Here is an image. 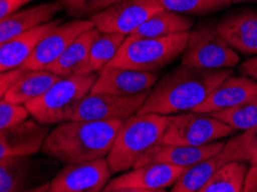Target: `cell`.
I'll return each instance as SVG.
<instances>
[{
	"label": "cell",
	"mask_w": 257,
	"mask_h": 192,
	"mask_svg": "<svg viewBox=\"0 0 257 192\" xmlns=\"http://www.w3.org/2000/svg\"><path fill=\"white\" fill-rule=\"evenodd\" d=\"M232 74L229 68L206 69L181 65L155 84L139 113L171 115L192 111Z\"/></svg>",
	"instance_id": "cell-1"
},
{
	"label": "cell",
	"mask_w": 257,
	"mask_h": 192,
	"mask_svg": "<svg viewBox=\"0 0 257 192\" xmlns=\"http://www.w3.org/2000/svg\"><path fill=\"white\" fill-rule=\"evenodd\" d=\"M124 120L66 121L49 132L42 153L65 164L106 158Z\"/></svg>",
	"instance_id": "cell-2"
},
{
	"label": "cell",
	"mask_w": 257,
	"mask_h": 192,
	"mask_svg": "<svg viewBox=\"0 0 257 192\" xmlns=\"http://www.w3.org/2000/svg\"><path fill=\"white\" fill-rule=\"evenodd\" d=\"M166 124L167 116L156 113H138L124 120L106 156L112 173L132 169L140 156L162 142Z\"/></svg>",
	"instance_id": "cell-3"
},
{
	"label": "cell",
	"mask_w": 257,
	"mask_h": 192,
	"mask_svg": "<svg viewBox=\"0 0 257 192\" xmlns=\"http://www.w3.org/2000/svg\"><path fill=\"white\" fill-rule=\"evenodd\" d=\"M97 77V73L60 77L41 97L27 103V108L33 119L48 125L71 121L81 101L90 92Z\"/></svg>",
	"instance_id": "cell-4"
},
{
	"label": "cell",
	"mask_w": 257,
	"mask_h": 192,
	"mask_svg": "<svg viewBox=\"0 0 257 192\" xmlns=\"http://www.w3.org/2000/svg\"><path fill=\"white\" fill-rule=\"evenodd\" d=\"M188 31L159 38L127 36L115 57L106 66L156 73L180 57Z\"/></svg>",
	"instance_id": "cell-5"
},
{
	"label": "cell",
	"mask_w": 257,
	"mask_h": 192,
	"mask_svg": "<svg viewBox=\"0 0 257 192\" xmlns=\"http://www.w3.org/2000/svg\"><path fill=\"white\" fill-rule=\"evenodd\" d=\"M240 61L239 54L218 33L213 20L198 23L188 31L186 48L181 54V65L196 68H231Z\"/></svg>",
	"instance_id": "cell-6"
},
{
	"label": "cell",
	"mask_w": 257,
	"mask_h": 192,
	"mask_svg": "<svg viewBox=\"0 0 257 192\" xmlns=\"http://www.w3.org/2000/svg\"><path fill=\"white\" fill-rule=\"evenodd\" d=\"M167 116L162 142L165 144L204 145L234 134V128L208 113H177Z\"/></svg>",
	"instance_id": "cell-7"
},
{
	"label": "cell",
	"mask_w": 257,
	"mask_h": 192,
	"mask_svg": "<svg viewBox=\"0 0 257 192\" xmlns=\"http://www.w3.org/2000/svg\"><path fill=\"white\" fill-rule=\"evenodd\" d=\"M251 146L249 131L232 137L215 155L190 166L173 184V192H200L210 177L224 164L232 161L250 162Z\"/></svg>",
	"instance_id": "cell-8"
},
{
	"label": "cell",
	"mask_w": 257,
	"mask_h": 192,
	"mask_svg": "<svg viewBox=\"0 0 257 192\" xmlns=\"http://www.w3.org/2000/svg\"><path fill=\"white\" fill-rule=\"evenodd\" d=\"M189 167L170 163H148L132 168L108 181L106 192H161L178 181Z\"/></svg>",
	"instance_id": "cell-9"
},
{
	"label": "cell",
	"mask_w": 257,
	"mask_h": 192,
	"mask_svg": "<svg viewBox=\"0 0 257 192\" xmlns=\"http://www.w3.org/2000/svg\"><path fill=\"white\" fill-rule=\"evenodd\" d=\"M151 90L133 96H116L106 92H89L81 101L72 120H126L138 114Z\"/></svg>",
	"instance_id": "cell-10"
},
{
	"label": "cell",
	"mask_w": 257,
	"mask_h": 192,
	"mask_svg": "<svg viewBox=\"0 0 257 192\" xmlns=\"http://www.w3.org/2000/svg\"><path fill=\"white\" fill-rule=\"evenodd\" d=\"M164 9L157 0H118L90 20L102 33H118L128 36L151 15Z\"/></svg>",
	"instance_id": "cell-11"
},
{
	"label": "cell",
	"mask_w": 257,
	"mask_h": 192,
	"mask_svg": "<svg viewBox=\"0 0 257 192\" xmlns=\"http://www.w3.org/2000/svg\"><path fill=\"white\" fill-rule=\"evenodd\" d=\"M112 170L106 158L66 164L50 182L51 192H98L110 181Z\"/></svg>",
	"instance_id": "cell-12"
},
{
	"label": "cell",
	"mask_w": 257,
	"mask_h": 192,
	"mask_svg": "<svg viewBox=\"0 0 257 192\" xmlns=\"http://www.w3.org/2000/svg\"><path fill=\"white\" fill-rule=\"evenodd\" d=\"M95 27L90 19H74L62 22L42 38L30 58L21 67L28 70L46 69L84 31Z\"/></svg>",
	"instance_id": "cell-13"
},
{
	"label": "cell",
	"mask_w": 257,
	"mask_h": 192,
	"mask_svg": "<svg viewBox=\"0 0 257 192\" xmlns=\"http://www.w3.org/2000/svg\"><path fill=\"white\" fill-rule=\"evenodd\" d=\"M157 80L158 75L156 73L105 66L98 73V77L92 85L90 92L133 96L151 90L157 83Z\"/></svg>",
	"instance_id": "cell-14"
},
{
	"label": "cell",
	"mask_w": 257,
	"mask_h": 192,
	"mask_svg": "<svg viewBox=\"0 0 257 192\" xmlns=\"http://www.w3.org/2000/svg\"><path fill=\"white\" fill-rule=\"evenodd\" d=\"M48 124L27 119L21 123L0 130V159L30 156L42 151L49 135Z\"/></svg>",
	"instance_id": "cell-15"
},
{
	"label": "cell",
	"mask_w": 257,
	"mask_h": 192,
	"mask_svg": "<svg viewBox=\"0 0 257 192\" xmlns=\"http://www.w3.org/2000/svg\"><path fill=\"white\" fill-rule=\"evenodd\" d=\"M225 143L212 142L204 145H180L158 143L150 147L146 153L139 158L134 167H140L148 163H170L177 166L190 167L193 164L203 161L210 156L218 153L224 147Z\"/></svg>",
	"instance_id": "cell-16"
},
{
	"label": "cell",
	"mask_w": 257,
	"mask_h": 192,
	"mask_svg": "<svg viewBox=\"0 0 257 192\" xmlns=\"http://www.w3.org/2000/svg\"><path fill=\"white\" fill-rule=\"evenodd\" d=\"M217 30L236 52L257 56V11L240 10L225 14Z\"/></svg>",
	"instance_id": "cell-17"
},
{
	"label": "cell",
	"mask_w": 257,
	"mask_h": 192,
	"mask_svg": "<svg viewBox=\"0 0 257 192\" xmlns=\"http://www.w3.org/2000/svg\"><path fill=\"white\" fill-rule=\"evenodd\" d=\"M254 96H257V82L248 76H234L232 74L218 84L203 103L192 109V112L213 113L224 111Z\"/></svg>",
	"instance_id": "cell-18"
},
{
	"label": "cell",
	"mask_w": 257,
	"mask_h": 192,
	"mask_svg": "<svg viewBox=\"0 0 257 192\" xmlns=\"http://www.w3.org/2000/svg\"><path fill=\"white\" fill-rule=\"evenodd\" d=\"M64 19L51 20L35 28L27 30L18 36L0 44V69L2 72L14 69L25 64L36 49L38 43L46 34L57 26L61 25Z\"/></svg>",
	"instance_id": "cell-19"
},
{
	"label": "cell",
	"mask_w": 257,
	"mask_h": 192,
	"mask_svg": "<svg viewBox=\"0 0 257 192\" xmlns=\"http://www.w3.org/2000/svg\"><path fill=\"white\" fill-rule=\"evenodd\" d=\"M62 10L64 7L57 0V2L42 4L31 9L18 11L5 19H2L0 20V44L27 30L51 21L54 15Z\"/></svg>",
	"instance_id": "cell-20"
},
{
	"label": "cell",
	"mask_w": 257,
	"mask_h": 192,
	"mask_svg": "<svg viewBox=\"0 0 257 192\" xmlns=\"http://www.w3.org/2000/svg\"><path fill=\"white\" fill-rule=\"evenodd\" d=\"M97 34H98V30L95 27L81 34L46 70H50L60 77H68L74 74H80L87 61L90 46Z\"/></svg>",
	"instance_id": "cell-21"
},
{
	"label": "cell",
	"mask_w": 257,
	"mask_h": 192,
	"mask_svg": "<svg viewBox=\"0 0 257 192\" xmlns=\"http://www.w3.org/2000/svg\"><path fill=\"white\" fill-rule=\"evenodd\" d=\"M59 78L60 76L46 69L28 70L17 84L7 90L2 99L26 105L45 93Z\"/></svg>",
	"instance_id": "cell-22"
},
{
	"label": "cell",
	"mask_w": 257,
	"mask_h": 192,
	"mask_svg": "<svg viewBox=\"0 0 257 192\" xmlns=\"http://www.w3.org/2000/svg\"><path fill=\"white\" fill-rule=\"evenodd\" d=\"M192 26L193 20L186 17L185 14L163 10L151 15L133 34L128 35V36L138 38L166 37L171 36V35L189 31Z\"/></svg>",
	"instance_id": "cell-23"
},
{
	"label": "cell",
	"mask_w": 257,
	"mask_h": 192,
	"mask_svg": "<svg viewBox=\"0 0 257 192\" xmlns=\"http://www.w3.org/2000/svg\"><path fill=\"white\" fill-rule=\"evenodd\" d=\"M126 35L98 31L89 51V56L80 74L99 73L121 48Z\"/></svg>",
	"instance_id": "cell-24"
},
{
	"label": "cell",
	"mask_w": 257,
	"mask_h": 192,
	"mask_svg": "<svg viewBox=\"0 0 257 192\" xmlns=\"http://www.w3.org/2000/svg\"><path fill=\"white\" fill-rule=\"evenodd\" d=\"M28 156H9L0 159V191H29L28 184L33 173Z\"/></svg>",
	"instance_id": "cell-25"
},
{
	"label": "cell",
	"mask_w": 257,
	"mask_h": 192,
	"mask_svg": "<svg viewBox=\"0 0 257 192\" xmlns=\"http://www.w3.org/2000/svg\"><path fill=\"white\" fill-rule=\"evenodd\" d=\"M248 169L246 161H232L224 164L210 177L200 192H241Z\"/></svg>",
	"instance_id": "cell-26"
},
{
	"label": "cell",
	"mask_w": 257,
	"mask_h": 192,
	"mask_svg": "<svg viewBox=\"0 0 257 192\" xmlns=\"http://www.w3.org/2000/svg\"><path fill=\"white\" fill-rule=\"evenodd\" d=\"M208 114L231 125L235 130H248L257 125V96L250 97L231 108Z\"/></svg>",
	"instance_id": "cell-27"
},
{
	"label": "cell",
	"mask_w": 257,
	"mask_h": 192,
	"mask_svg": "<svg viewBox=\"0 0 257 192\" xmlns=\"http://www.w3.org/2000/svg\"><path fill=\"white\" fill-rule=\"evenodd\" d=\"M163 9L185 15L212 14L231 6L232 0H157Z\"/></svg>",
	"instance_id": "cell-28"
},
{
	"label": "cell",
	"mask_w": 257,
	"mask_h": 192,
	"mask_svg": "<svg viewBox=\"0 0 257 192\" xmlns=\"http://www.w3.org/2000/svg\"><path fill=\"white\" fill-rule=\"evenodd\" d=\"M64 11L74 19H90L108 9L118 0H58Z\"/></svg>",
	"instance_id": "cell-29"
},
{
	"label": "cell",
	"mask_w": 257,
	"mask_h": 192,
	"mask_svg": "<svg viewBox=\"0 0 257 192\" xmlns=\"http://www.w3.org/2000/svg\"><path fill=\"white\" fill-rule=\"evenodd\" d=\"M30 115L29 109L26 105L11 103V101L2 99L0 101V130L23 122L29 119Z\"/></svg>",
	"instance_id": "cell-30"
},
{
	"label": "cell",
	"mask_w": 257,
	"mask_h": 192,
	"mask_svg": "<svg viewBox=\"0 0 257 192\" xmlns=\"http://www.w3.org/2000/svg\"><path fill=\"white\" fill-rule=\"evenodd\" d=\"M27 72H28V69L22 67L2 72V76H0V95L2 97L7 92V90H10L13 85L18 83Z\"/></svg>",
	"instance_id": "cell-31"
},
{
	"label": "cell",
	"mask_w": 257,
	"mask_h": 192,
	"mask_svg": "<svg viewBox=\"0 0 257 192\" xmlns=\"http://www.w3.org/2000/svg\"><path fill=\"white\" fill-rule=\"evenodd\" d=\"M31 0H0V20L15 13Z\"/></svg>",
	"instance_id": "cell-32"
},
{
	"label": "cell",
	"mask_w": 257,
	"mask_h": 192,
	"mask_svg": "<svg viewBox=\"0 0 257 192\" xmlns=\"http://www.w3.org/2000/svg\"><path fill=\"white\" fill-rule=\"evenodd\" d=\"M239 73L257 82V56L250 58L239 66Z\"/></svg>",
	"instance_id": "cell-33"
},
{
	"label": "cell",
	"mask_w": 257,
	"mask_h": 192,
	"mask_svg": "<svg viewBox=\"0 0 257 192\" xmlns=\"http://www.w3.org/2000/svg\"><path fill=\"white\" fill-rule=\"evenodd\" d=\"M242 191L257 192V164H251V167L248 169Z\"/></svg>",
	"instance_id": "cell-34"
},
{
	"label": "cell",
	"mask_w": 257,
	"mask_h": 192,
	"mask_svg": "<svg viewBox=\"0 0 257 192\" xmlns=\"http://www.w3.org/2000/svg\"><path fill=\"white\" fill-rule=\"evenodd\" d=\"M249 137H250V146H251V159L250 164H257V125L251 129H248Z\"/></svg>",
	"instance_id": "cell-35"
},
{
	"label": "cell",
	"mask_w": 257,
	"mask_h": 192,
	"mask_svg": "<svg viewBox=\"0 0 257 192\" xmlns=\"http://www.w3.org/2000/svg\"><path fill=\"white\" fill-rule=\"evenodd\" d=\"M233 3H244V2H257V0H232Z\"/></svg>",
	"instance_id": "cell-36"
}]
</instances>
